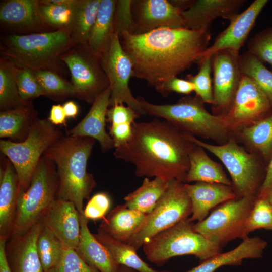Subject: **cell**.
<instances>
[{
  "mask_svg": "<svg viewBox=\"0 0 272 272\" xmlns=\"http://www.w3.org/2000/svg\"><path fill=\"white\" fill-rule=\"evenodd\" d=\"M74 45L69 32L55 31L10 35L4 38L1 53L16 66L34 72L53 71L58 58Z\"/></svg>",
  "mask_w": 272,
  "mask_h": 272,
  "instance_id": "277c9868",
  "label": "cell"
},
{
  "mask_svg": "<svg viewBox=\"0 0 272 272\" xmlns=\"http://www.w3.org/2000/svg\"><path fill=\"white\" fill-rule=\"evenodd\" d=\"M163 96L172 92L183 94H189L194 91L193 84L188 80L174 77L161 83L155 89Z\"/></svg>",
  "mask_w": 272,
  "mask_h": 272,
  "instance_id": "c3c4849f",
  "label": "cell"
},
{
  "mask_svg": "<svg viewBox=\"0 0 272 272\" xmlns=\"http://www.w3.org/2000/svg\"><path fill=\"white\" fill-rule=\"evenodd\" d=\"M268 0H255L244 11L239 13L229 26L216 38L201 57L212 56L216 52L230 49L239 52Z\"/></svg>",
  "mask_w": 272,
  "mask_h": 272,
  "instance_id": "e0dca14e",
  "label": "cell"
},
{
  "mask_svg": "<svg viewBox=\"0 0 272 272\" xmlns=\"http://www.w3.org/2000/svg\"><path fill=\"white\" fill-rule=\"evenodd\" d=\"M30 103L0 112V137L14 142H21L28 137L37 119Z\"/></svg>",
  "mask_w": 272,
  "mask_h": 272,
  "instance_id": "f546056e",
  "label": "cell"
},
{
  "mask_svg": "<svg viewBox=\"0 0 272 272\" xmlns=\"http://www.w3.org/2000/svg\"><path fill=\"white\" fill-rule=\"evenodd\" d=\"M39 1L9 0L1 3L0 20L5 25L18 29L32 30L44 25Z\"/></svg>",
  "mask_w": 272,
  "mask_h": 272,
  "instance_id": "484cf974",
  "label": "cell"
},
{
  "mask_svg": "<svg viewBox=\"0 0 272 272\" xmlns=\"http://www.w3.org/2000/svg\"><path fill=\"white\" fill-rule=\"evenodd\" d=\"M132 11L135 24V34L162 28H185L181 11L170 1H133Z\"/></svg>",
  "mask_w": 272,
  "mask_h": 272,
  "instance_id": "2e32d148",
  "label": "cell"
},
{
  "mask_svg": "<svg viewBox=\"0 0 272 272\" xmlns=\"http://www.w3.org/2000/svg\"><path fill=\"white\" fill-rule=\"evenodd\" d=\"M137 98L146 114L162 118L194 136L222 141L232 130L226 115L209 113L197 96H186L176 103L164 105L151 103L142 97Z\"/></svg>",
  "mask_w": 272,
  "mask_h": 272,
  "instance_id": "5b68a950",
  "label": "cell"
},
{
  "mask_svg": "<svg viewBox=\"0 0 272 272\" xmlns=\"http://www.w3.org/2000/svg\"><path fill=\"white\" fill-rule=\"evenodd\" d=\"M110 95L109 86L96 97L86 115L67 135L92 138L99 142L103 152L114 148V142L105 129Z\"/></svg>",
  "mask_w": 272,
  "mask_h": 272,
  "instance_id": "44dd1931",
  "label": "cell"
},
{
  "mask_svg": "<svg viewBox=\"0 0 272 272\" xmlns=\"http://www.w3.org/2000/svg\"><path fill=\"white\" fill-rule=\"evenodd\" d=\"M40 2V1H39ZM78 0H64L58 4H44L40 2L39 11L44 23L68 30L73 18Z\"/></svg>",
  "mask_w": 272,
  "mask_h": 272,
  "instance_id": "74e56055",
  "label": "cell"
},
{
  "mask_svg": "<svg viewBox=\"0 0 272 272\" xmlns=\"http://www.w3.org/2000/svg\"><path fill=\"white\" fill-rule=\"evenodd\" d=\"M18 194V176L7 158L0 173V239L7 241L12 235Z\"/></svg>",
  "mask_w": 272,
  "mask_h": 272,
  "instance_id": "603a6c76",
  "label": "cell"
},
{
  "mask_svg": "<svg viewBox=\"0 0 272 272\" xmlns=\"http://www.w3.org/2000/svg\"><path fill=\"white\" fill-rule=\"evenodd\" d=\"M7 241L0 239V272H11L6 255V244Z\"/></svg>",
  "mask_w": 272,
  "mask_h": 272,
  "instance_id": "f5cc1de1",
  "label": "cell"
},
{
  "mask_svg": "<svg viewBox=\"0 0 272 272\" xmlns=\"http://www.w3.org/2000/svg\"><path fill=\"white\" fill-rule=\"evenodd\" d=\"M199 70L194 76L189 74L187 80L194 85L196 96L204 103L213 104V93L211 73L212 71V56L203 57L197 61Z\"/></svg>",
  "mask_w": 272,
  "mask_h": 272,
  "instance_id": "ab89813d",
  "label": "cell"
},
{
  "mask_svg": "<svg viewBox=\"0 0 272 272\" xmlns=\"http://www.w3.org/2000/svg\"><path fill=\"white\" fill-rule=\"evenodd\" d=\"M272 207V190L265 196Z\"/></svg>",
  "mask_w": 272,
  "mask_h": 272,
  "instance_id": "6f0895ef",
  "label": "cell"
},
{
  "mask_svg": "<svg viewBox=\"0 0 272 272\" xmlns=\"http://www.w3.org/2000/svg\"><path fill=\"white\" fill-rule=\"evenodd\" d=\"M88 221L83 213L81 214L80 235L75 250L86 262L100 272H117L120 264L90 232Z\"/></svg>",
  "mask_w": 272,
  "mask_h": 272,
  "instance_id": "d4e9b609",
  "label": "cell"
},
{
  "mask_svg": "<svg viewBox=\"0 0 272 272\" xmlns=\"http://www.w3.org/2000/svg\"><path fill=\"white\" fill-rule=\"evenodd\" d=\"M42 220L65 246L76 249L80 235L81 214L72 202L56 197Z\"/></svg>",
  "mask_w": 272,
  "mask_h": 272,
  "instance_id": "d6986e66",
  "label": "cell"
},
{
  "mask_svg": "<svg viewBox=\"0 0 272 272\" xmlns=\"http://www.w3.org/2000/svg\"><path fill=\"white\" fill-rule=\"evenodd\" d=\"M142 248L147 259L158 266L171 258L185 255H194L202 262L221 251V247L194 229L189 218L157 234Z\"/></svg>",
  "mask_w": 272,
  "mask_h": 272,
  "instance_id": "8992f818",
  "label": "cell"
},
{
  "mask_svg": "<svg viewBox=\"0 0 272 272\" xmlns=\"http://www.w3.org/2000/svg\"><path fill=\"white\" fill-rule=\"evenodd\" d=\"M95 142L89 137L62 136L43 155L56 166L59 182L57 198L72 202L80 214L84 211V200L89 199L96 185L93 175L87 170Z\"/></svg>",
  "mask_w": 272,
  "mask_h": 272,
  "instance_id": "3957f363",
  "label": "cell"
},
{
  "mask_svg": "<svg viewBox=\"0 0 272 272\" xmlns=\"http://www.w3.org/2000/svg\"><path fill=\"white\" fill-rule=\"evenodd\" d=\"M116 0H101L96 20L90 31L87 47L100 59L108 50L114 34Z\"/></svg>",
  "mask_w": 272,
  "mask_h": 272,
  "instance_id": "83f0119b",
  "label": "cell"
},
{
  "mask_svg": "<svg viewBox=\"0 0 272 272\" xmlns=\"http://www.w3.org/2000/svg\"><path fill=\"white\" fill-rule=\"evenodd\" d=\"M260 229L272 231V207L266 197L256 198L246 223L247 235Z\"/></svg>",
  "mask_w": 272,
  "mask_h": 272,
  "instance_id": "60d3db41",
  "label": "cell"
},
{
  "mask_svg": "<svg viewBox=\"0 0 272 272\" xmlns=\"http://www.w3.org/2000/svg\"><path fill=\"white\" fill-rule=\"evenodd\" d=\"M101 1L78 0L72 21L67 30L74 44L87 45Z\"/></svg>",
  "mask_w": 272,
  "mask_h": 272,
  "instance_id": "d6a6232c",
  "label": "cell"
},
{
  "mask_svg": "<svg viewBox=\"0 0 272 272\" xmlns=\"http://www.w3.org/2000/svg\"><path fill=\"white\" fill-rule=\"evenodd\" d=\"M189 160L185 182H201L231 186L232 183L221 166L211 159L202 147L195 145L189 153Z\"/></svg>",
  "mask_w": 272,
  "mask_h": 272,
  "instance_id": "f1b7e54d",
  "label": "cell"
},
{
  "mask_svg": "<svg viewBox=\"0 0 272 272\" xmlns=\"http://www.w3.org/2000/svg\"><path fill=\"white\" fill-rule=\"evenodd\" d=\"M133 1L117 0L114 15V33L119 36L124 32L134 34L135 24L132 5Z\"/></svg>",
  "mask_w": 272,
  "mask_h": 272,
  "instance_id": "f6af8a7d",
  "label": "cell"
},
{
  "mask_svg": "<svg viewBox=\"0 0 272 272\" xmlns=\"http://www.w3.org/2000/svg\"><path fill=\"white\" fill-rule=\"evenodd\" d=\"M48 272H100L88 264L75 249L64 245L62 255L58 263Z\"/></svg>",
  "mask_w": 272,
  "mask_h": 272,
  "instance_id": "ee69618b",
  "label": "cell"
},
{
  "mask_svg": "<svg viewBox=\"0 0 272 272\" xmlns=\"http://www.w3.org/2000/svg\"><path fill=\"white\" fill-rule=\"evenodd\" d=\"M34 72L45 95L57 98L77 96L73 85L53 71L45 70Z\"/></svg>",
  "mask_w": 272,
  "mask_h": 272,
  "instance_id": "f35d334b",
  "label": "cell"
},
{
  "mask_svg": "<svg viewBox=\"0 0 272 272\" xmlns=\"http://www.w3.org/2000/svg\"><path fill=\"white\" fill-rule=\"evenodd\" d=\"M186 138L195 145L218 158L228 171L236 198L257 197L265 178L266 168L257 156L247 152L230 139L221 145H212L186 132Z\"/></svg>",
  "mask_w": 272,
  "mask_h": 272,
  "instance_id": "ba28073f",
  "label": "cell"
},
{
  "mask_svg": "<svg viewBox=\"0 0 272 272\" xmlns=\"http://www.w3.org/2000/svg\"><path fill=\"white\" fill-rule=\"evenodd\" d=\"M239 53L230 49L218 51L212 56L213 73V110L226 114L232 104L241 72Z\"/></svg>",
  "mask_w": 272,
  "mask_h": 272,
  "instance_id": "9a60e30c",
  "label": "cell"
},
{
  "mask_svg": "<svg viewBox=\"0 0 272 272\" xmlns=\"http://www.w3.org/2000/svg\"><path fill=\"white\" fill-rule=\"evenodd\" d=\"M192 214V205L185 183L170 180L165 193L143 225L126 243L137 250L154 236L189 218Z\"/></svg>",
  "mask_w": 272,
  "mask_h": 272,
  "instance_id": "30bf717a",
  "label": "cell"
},
{
  "mask_svg": "<svg viewBox=\"0 0 272 272\" xmlns=\"http://www.w3.org/2000/svg\"><path fill=\"white\" fill-rule=\"evenodd\" d=\"M185 187L192 205L191 222L203 220L211 209L236 198L232 187L222 184L199 182Z\"/></svg>",
  "mask_w": 272,
  "mask_h": 272,
  "instance_id": "7402d4cb",
  "label": "cell"
},
{
  "mask_svg": "<svg viewBox=\"0 0 272 272\" xmlns=\"http://www.w3.org/2000/svg\"><path fill=\"white\" fill-rule=\"evenodd\" d=\"M117 272H137V271L126 266H124L123 265H120Z\"/></svg>",
  "mask_w": 272,
  "mask_h": 272,
  "instance_id": "9f6ffc18",
  "label": "cell"
},
{
  "mask_svg": "<svg viewBox=\"0 0 272 272\" xmlns=\"http://www.w3.org/2000/svg\"><path fill=\"white\" fill-rule=\"evenodd\" d=\"M241 135L261 158L268 162L272 153V112L242 128Z\"/></svg>",
  "mask_w": 272,
  "mask_h": 272,
  "instance_id": "836d02e7",
  "label": "cell"
},
{
  "mask_svg": "<svg viewBox=\"0 0 272 272\" xmlns=\"http://www.w3.org/2000/svg\"><path fill=\"white\" fill-rule=\"evenodd\" d=\"M272 190V153L267 166L266 174L257 197H265Z\"/></svg>",
  "mask_w": 272,
  "mask_h": 272,
  "instance_id": "f907efd6",
  "label": "cell"
},
{
  "mask_svg": "<svg viewBox=\"0 0 272 272\" xmlns=\"http://www.w3.org/2000/svg\"><path fill=\"white\" fill-rule=\"evenodd\" d=\"M16 79L19 95L24 102L30 103L33 99L45 95L34 71L17 66Z\"/></svg>",
  "mask_w": 272,
  "mask_h": 272,
  "instance_id": "b9f144b4",
  "label": "cell"
},
{
  "mask_svg": "<svg viewBox=\"0 0 272 272\" xmlns=\"http://www.w3.org/2000/svg\"><path fill=\"white\" fill-rule=\"evenodd\" d=\"M147 215L128 208L125 203L118 205L102 219L99 228L126 243L143 225Z\"/></svg>",
  "mask_w": 272,
  "mask_h": 272,
  "instance_id": "4316f807",
  "label": "cell"
},
{
  "mask_svg": "<svg viewBox=\"0 0 272 272\" xmlns=\"http://www.w3.org/2000/svg\"><path fill=\"white\" fill-rule=\"evenodd\" d=\"M63 107L67 118L75 117L78 112V107L73 101L65 102Z\"/></svg>",
  "mask_w": 272,
  "mask_h": 272,
  "instance_id": "db71d44e",
  "label": "cell"
},
{
  "mask_svg": "<svg viewBox=\"0 0 272 272\" xmlns=\"http://www.w3.org/2000/svg\"><path fill=\"white\" fill-rule=\"evenodd\" d=\"M58 185L55 164L43 156L34 171L28 188L18 194L12 235L25 233L42 219L56 198Z\"/></svg>",
  "mask_w": 272,
  "mask_h": 272,
  "instance_id": "52a82bcc",
  "label": "cell"
},
{
  "mask_svg": "<svg viewBox=\"0 0 272 272\" xmlns=\"http://www.w3.org/2000/svg\"><path fill=\"white\" fill-rule=\"evenodd\" d=\"M132 124L124 123L111 124L109 127V135L114 142L115 148L124 145L130 139L132 133Z\"/></svg>",
  "mask_w": 272,
  "mask_h": 272,
  "instance_id": "681fc988",
  "label": "cell"
},
{
  "mask_svg": "<svg viewBox=\"0 0 272 272\" xmlns=\"http://www.w3.org/2000/svg\"><path fill=\"white\" fill-rule=\"evenodd\" d=\"M170 2L181 12H182L189 9L194 3L195 0H176L170 1Z\"/></svg>",
  "mask_w": 272,
  "mask_h": 272,
  "instance_id": "11a10c76",
  "label": "cell"
},
{
  "mask_svg": "<svg viewBox=\"0 0 272 272\" xmlns=\"http://www.w3.org/2000/svg\"><path fill=\"white\" fill-rule=\"evenodd\" d=\"M64 245L43 223L37 241V252L44 272H48L59 261Z\"/></svg>",
  "mask_w": 272,
  "mask_h": 272,
  "instance_id": "8d00e7d4",
  "label": "cell"
},
{
  "mask_svg": "<svg viewBox=\"0 0 272 272\" xmlns=\"http://www.w3.org/2000/svg\"><path fill=\"white\" fill-rule=\"evenodd\" d=\"M267 246V242L259 237L248 236L232 250L220 252L185 272H215L223 266H239L245 259L261 258Z\"/></svg>",
  "mask_w": 272,
  "mask_h": 272,
  "instance_id": "cb8c5ba5",
  "label": "cell"
},
{
  "mask_svg": "<svg viewBox=\"0 0 272 272\" xmlns=\"http://www.w3.org/2000/svg\"><path fill=\"white\" fill-rule=\"evenodd\" d=\"M66 118L63 106L58 104L52 106L48 119L51 123L53 125L63 124L65 122Z\"/></svg>",
  "mask_w": 272,
  "mask_h": 272,
  "instance_id": "816d5d0a",
  "label": "cell"
},
{
  "mask_svg": "<svg viewBox=\"0 0 272 272\" xmlns=\"http://www.w3.org/2000/svg\"><path fill=\"white\" fill-rule=\"evenodd\" d=\"M271 112L272 106L265 94L242 74L231 107L225 114L231 130L250 125Z\"/></svg>",
  "mask_w": 272,
  "mask_h": 272,
  "instance_id": "5bb4252c",
  "label": "cell"
},
{
  "mask_svg": "<svg viewBox=\"0 0 272 272\" xmlns=\"http://www.w3.org/2000/svg\"><path fill=\"white\" fill-rule=\"evenodd\" d=\"M111 205V199L106 193H97L88 201L84 209V215L88 220L103 219L109 210Z\"/></svg>",
  "mask_w": 272,
  "mask_h": 272,
  "instance_id": "bcb514c9",
  "label": "cell"
},
{
  "mask_svg": "<svg viewBox=\"0 0 272 272\" xmlns=\"http://www.w3.org/2000/svg\"><path fill=\"white\" fill-rule=\"evenodd\" d=\"M62 136L49 119L37 118L24 141L14 142L1 140V152L10 161L16 172L19 193L28 188L40 159L48 148Z\"/></svg>",
  "mask_w": 272,
  "mask_h": 272,
  "instance_id": "9c48e42d",
  "label": "cell"
},
{
  "mask_svg": "<svg viewBox=\"0 0 272 272\" xmlns=\"http://www.w3.org/2000/svg\"><path fill=\"white\" fill-rule=\"evenodd\" d=\"M248 50L272 68V26L259 32L247 42Z\"/></svg>",
  "mask_w": 272,
  "mask_h": 272,
  "instance_id": "7bdbcfd3",
  "label": "cell"
},
{
  "mask_svg": "<svg viewBox=\"0 0 272 272\" xmlns=\"http://www.w3.org/2000/svg\"><path fill=\"white\" fill-rule=\"evenodd\" d=\"M239 64L241 74L255 83L265 94L272 106V71L248 51L240 54Z\"/></svg>",
  "mask_w": 272,
  "mask_h": 272,
  "instance_id": "d590c367",
  "label": "cell"
},
{
  "mask_svg": "<svg viewBox=\"0 0 272 272\" xmlns=\"http://www.w3.org/2000/svg\"><path fill=\"white\" fill-rule=\"evenodd\" d=\"M257 197L236 198L218 206L194 229L220 247L237 238L248 237L246 223Z\"/></svg>",
  "mask_w": 272,
  "mask_h": 272,
  "instance_id": "8fae6325",
  "label": "cell"
},
{
  "mask_svg": "<svg viewBox=\"0 0 272 272\" xmlns=\"http://www.w3.org/2000/svg\"><path fill=\"white\" fill-rule=\"evenodd\" d=\"M60 58L69 69L78 97L92 104L109 87L100 59L91 53L87 46L85 50L67 51Z\"/></svg>",
  "mask_w": 272,
  "mask_h": 272,
  "instance_id": "4fadbf2b",
  "label": "cell"
},
{
  "mask_svg": "<svg viewBox=\"0 0 272 272\" xmlns=\"http://www.w3.org/2000/svg\"><path fill=\"white\" fill-rule=\"evenodd\" d=\"M246 3V0H195L189 9L181 12L185 28L208 31L217 18L232 21Z\"/></svg>",
  "mask_w": 272,
  "mask_h": 272,
  "instance_id": "ffe728a7",
  "label": "cell"
},
{
  "mask_svg": "<svg viewBox=\"0 0 272 272\" xmlns=\"http://www.w3.org/2000/svg\"><path fill=\"white\" fill-rule=\"evenodd\" d=\"M132 136L115 148L114 157L135 167L138 177H158L185 182L189 153L195 145L186 132L165 120L134 122Z\"/></svg>",
  "mask_w": 272,
  "mask_h": 272,
  "instance_id": "7a4b0ae2",
  "label": "cell"
},
{
  "mask_svg": "<svg viewBox=\"0 0 272 272\" xmlns=\"http://www.w3.org/2000/svg\"><path fill=\"white\" fill-rule=\"evenodd\" d=\"M141 115L129 106L116 104L110 107L107 112V119L111 124L133 123Z\"/></svg>",
  "mask_w": 272,
  "mask_h": 272,
  "instance_id": "7dc6e473",
  "label": "cell"
},
{
  "mask_svg": "<svg viewBox=\"0 0 272 272\" xmlns=\"http://www.w3.org/2000/svg\"><path fill=\"white\" fill-rule=\"evenodd\" d=\"M17 66L10 61L1 59L0 109L1 111L14 109L30 103L20 97L16 79Z\"/></svg>",
  "mask_w": 272,
  "mask_h": 272,
  "instance_id": "e575fe53",
  "label": "cell"
},
{
  "mask_svg": "<svg viewBox=\"0 0 272 272\" xmlns=\"http://www.w3.org/2000/svg\"><path fill=\"white\" fill-rule=\"evenodd\" d=\"M111 90L109 107L126 103L141 115H146L140 101L132 95L129 86L132 77V62L123 50L118 34L114 33L109 47L100 59Z\"/></svg>",
  "mask_w": 272,
  "mask_h": 272,
  "instance_id": "7c38bea8",
  "label": "cell"
},
{
  "mask_svg": "<svg viewBox=\"0 0 272 272\" xmlns=\"http://www.w3.org/2000/svg\"><path fill=\"white\" fill-rule=\"evenodd\" d=\"M169 181L158 177L144 178L142 185L124 198L125 204L131 209L149 214L166 191Z\"/></svg>",
  "mask_w": 272,
  "mask_h": 272,
  "instance_id": "4dcf8cb0",
  "label": "cell"
},
{
  "mask_svg": "<svg viewBox=\"0 0 272 272\" xmlns=\"http://www.w3.org/2000/svg\"><path fill=\"white\" fill-rule=\"evenodd\" d=\"M93 234L108 249L120 265L126 266L137 272H173L152 268L138 256L137 250L126 243L112 238L100 228L96 234Z\"/></svg>",
  "mask_w": 272,
  "mask_h": 272,
  "instance_id": "1f68e13d",
  "label": "cell"
},
{
  "mask_svg": "<svg viewBox=\"0 0 272 272\" xmlns=\"http://www.w3.org/2000/svg\"><path fill=\"white\" fill-rule=\"evenodd\" d=\"M119 39L132 62V77L156 89L197 62L209 46L211 34L185 28H162L139 34L124 32Z\"/></svg>",
  "mask_w": 272,
  "mask_h": 272,
  "instance_id": "6da1fadb",
  "label": "cell"
},
{
  "mask_svg": "<svg viewBox=\"0 0 272 272\" xmlns=\"http://www.w3.org/2000/svg\"><path fill=\"white\" fill-rule=\"evenodd\" d=\"M43 224L42 219L25 233L12 235L6 244V255L11 272H44L37 241Z\"/></svg>",
  "mask_w": 272,
  "mask_h": 272,
  "instance_id": "ac0fdd59",
  "label": "cell"
}]
</instances>
